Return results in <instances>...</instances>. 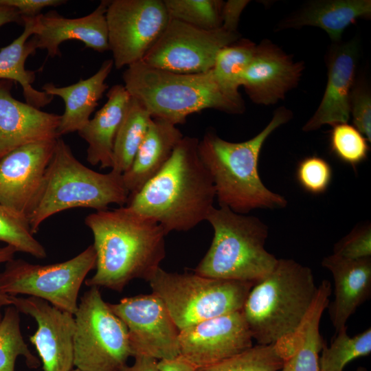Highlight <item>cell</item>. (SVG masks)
<instances>
[{
    "label": "cell",
    "mask_w": 371,
    "mask_h": 371,
    "mask_svg": "<svg viewBox=\"0 0 371 371\" xmlns=\"http://www.w3.org/2000/svg\"><path fill=\"white\" fill-rule=\"evenodd\" d=\"M330 148L336 157L353 168L364 161L369 152L368 139L353 125L348 123L332 125Z\"/></svg>",
    "instance_id": "35"
},
{
    "label": "cell",
    "mask_w": 371,
    "mask_h": 371,
    "mask_svg": "<svg viewBox=\"0 0 371 371\" xmlns=\"http://www.w3.org/2000/svg\"><path fill=\"white\" fill-rule=\"evenodd\" d=\"M157 366L159 371H196L194 366L179 357L159 360Z\"/></svg>",
    "instance_id": "43"
},
{
    "label": "cell",
    "mask_w": 371,
    "mask_h": 371,
    "mask_svg": "<svg viewBox=\"0 0 371 371\" xmlns=\"http://www.w3.org/2000/svg\"><path fill=\"white\" fill-rule=\"evenodd\" d=\"M17 252L16 249L8 245L5 246L0 245V264L6 263L7 262L14 258V255ZM12 305V300L10 295L0 293V322L3 317L2 308Z\"/></svg>",
    "instance_id": "41"
},
{
    "label": "cell",
    "mask_w": 371,
    "mask_h": 371,
    "mask_svg": "<svg viewBox=\"0 0 371 371\" xmlns=\"http://www.w3.org/2000/svg\"><path fill=\"white\" fill-rule=\"evenodd\" d=\"M330 347L324 341L319 357V371H343L351 361L371 352V329L350 337L347 326L337 332Z\"/></svg>",
    "instance_id": "31"
},
{
    "label": "cell",
    "mask_w": 371,
    "mask_h": 371,
    "mask_svg": "<svg viewBox=\"0 0 371 371\" xmlns=\"http://www.w3.org/2000/svg\"><path fill=\"white\" fill-rule=\"evenodd\" d=\"M10 297L12 305L20 313L31 316L37 324L36 332L29 339L41 359L43 371H71L74 315L37 297Z\"/></svg>",
    "instance_id": "16"
},
{
    "label": "cell",
    "mask_w": 371,
    "mask_h": 371,
    "mask_svg": "<svg viewBox=\"0 0 371 371\" xmlns=\"http://www.w3.org/2000/svg\"><path fill=\"white\" fill-rule=\"evenodd\" d=\"M0 242L14 247L17 252L36 258L47 257L44 247L34 236L28 220L0 204Z\"/></svg>",
    "instance_id": "34"
},
{
    "label": "cell",
    "mask_w": 371,
    "mask_h": 371,
    "mask_svg": "<svg viewBox=\"0 0 371 371\" xmlns=\"http://www.w3.org/2000/svg\"><path fill=\"white\" fill-rule=\"evenodd\" d=\"M179 330L203 321L241 311L253 282L168 272L161 267L148 281Z\"/></svg>",
    "instance_id": "8"
},
{
    "label": "cell",
    "mask_w": 371,
    "mask_h": 371,
    "mask_svg": "<svg viewBox=\"0 0 371 371\" xmlns=\"http://www.w3.org/2000/svg\"><path fill=\"white\" fill-rule=\"evenodd\" d=\"M124 86L153 118L183 124L191 114L212 109L240 114L245 106L216 81L212 69L204 73L180 74L150 67L142 60L127 67Z\"/></svg>",
    "instance_id": "5"
},
{
    "label": "cell",
    "mask_w": 371,
    "mask_h": 371,
    "mask_svg": "<svg viewBox=\"0 0 371 371\" xmlns=\"http://www.w3.org/2000/svg\"><path fill=\"white\" fill-rule=\"evenodd\" d=\"M358 54L355 41L331 45L326 57V87L319 106L303 126V131H316L326 124L348 123L350 117V96L356 81Z\"/></svg>",
    "instance_id": "18"
},
{
    "label": "cell",
    "mask_w": 371,
    "mask_h": 371,
    "mask_svg": "<svg viewBox=\"0 0 371 371\" xmlns=\"http://www.w3.org/2000/svg\"><path fill=\"white\" fill-rule=\"evenodd\" d=\"M112 59L104 61L91 77L80 79L75 84L56 87L53 83L45 84L42 89L52 96H58L65 102V111L60 115L57 134L60 136L79 131L89 121L91 113L98 105L99 100L108 89L105 82L113 67Z\"/></svg>",
    "instance_id": "23"
},
{
    "label": "cell",
    "mask_w": 371,
    "mask_h": 371,
    "mask_svg": "<svg viewBox=\"0 0 371 371\" xmlns=\"http://www.w3.org/2000/svg\"><path fill=\"white\" fill-rule=\"evenodd\" d=\"M311 269L278 259L273 271L250 290L241 313L258 344H281L289 357L318 295Z\"/></svg>",
    "instance_id": "3"
},
{
    "label": "cell",
    "mask_w": 371,
    "mask_h": 371,
    "mask_svg": "<svg viewBox=\"0 0 371 371\" xmlns=\"http://www.w3.org/2000/svg\"><path fill=\"white\" fill-rule=\"evenodd\" d=\"M153 120L146 109L131 97L115 138L111 170L123 174L131 166Z\"/></svg>",
    "instance_id": "28"
},
{
    "label": "cell",
    "mask_w": 371,
    "mask_h": 371,
    "mask_svg": "<svg viewBox=\"0 0 371 371\" xmlns=\"http://www.w3.org/2000/svg\"><path fill=\"white\" fill-rule=\"evenodd\" d=\"M95 262L93 245L68 260L47 265L13 258L0 272V293L37 297L74 315L79 291Z\"/></svg>",
    "instance_id": "10"
},
{
    "label": "cell",
    "mask_w": 371,
    "mask_h": 371,
    "mask_svg": "<svg viewBox=\"0 0 371 371\" xmlns=\"http://www.w3.org/2000/svg\"><path fill=\"white\" fill-rule=\"evenodd\" d=\"M19 356L24 357L30 368L36 369L41 365L23 339L19 311L10 305L5 308L0 322V371H14Z\"/></svg>",
    "instance_id": "30"
},
{
    "label": "cell",
    "mask_w": 371,
    "mask_h": 371,
    "mask_svg": "<svg viewBox=\"0 0 371 371\" xmlns=\"http://www.w3.org/2000/svg\"><path fill=\"white\" fill-rule=\"evenodd\" d=\"M12 84L0 80V159L21 146L59 137L60 115L16 100Z\"/></svg>",
    "instance_id": "20"
},
{
    "label": "cell",
    "mask_w": 371,
    "mask_h": 371,
    "mask_svg": "<svg viewBox=\"0 0 371 371\" xmlns=\"http://www.w3.org/2000/svg\"><path fill=\"white\" fill-rule=\"evenodd\" d=\"M252 341L244 317L237 311L179 330L178 357L198 369L245 352Z\"/></svg>",
    "instance_id": "14"
},
{
    "label": "cell",
    "mask_w": 371,
    "mask_h": 371,
    "mask_svg": "<svg viewBox=\"0 0 371 371\" xmlns=\"http://www.w3.org/2000/svg\"><path fill=\"white\" fill-rule=\"evenodd\" d=\"M370 0H317L306 3L284 19L280 29L317 27L325 31L333 43L341 41L344 30L358 19H370Z\"/></svg>",
    "instance_id": "25"
},
{
    "label": "cell",
    "mask_w": 371,
    "mask_h": 371,
    "mask_svg": "<svg viewBox=\"0 0 371 371\" xmlns=\"http://www.w3.org/2000/svg\"><path fill=\"white\" fill-rule=\"evenodd\" d=\"M324 267L333 277L335 299L330 306V319L336 333L357 308L371 295V257L346 259L334 254L324 257Z\"/></svg>",
    "instance_id": "21"
},
{
    "label": "cell",
    "mask_w": 371,
    "mask_h": 371,
    "mask_svg": "<svg viewBox=\"0 0 371 371\" xmlns=\"http://www.w3.org/2000/svg\"><path fill=\"white\" fill-rule=\"evenodd\" d=\"M106 19L112 60L120 69L142 60L170 18L162 0H113Z\"/></svg>",
    "instance_id": "11"
},
{
    "label": "cell",
    "mask_w": 371,
    "mask_h": 371,
    "mask_svg": "<svg viewBox=\"0 0 371 371\" xmlns=\"http://www.w3.org/2000/svg\"><path fill=\"white\" fill-rule=\"evenodd\" d=\"M34 18L23 17L24 30L21 34L10 45L0 49V80L19 82L25 102L40 109L50 103L54 97L32 87L36 72L25 67L28 56L36 50L31 38L34 32Z\"/></svg>",
    "instance_id": "26"
},
{
    "label": "cell",
    "mask_w": 371,
    "mask_h": 371,
    "mask_svg": "<svg viewBox=\"0 0 371 371\" xmlns=\"http://www.w3.org/2000/svg\"><path fill=\"white\" fill-rule=\"evenodd\" d=\"M10 23L23 24L21 14L14 8L0 5V27Z\"/></svg>",
    "instance_id": "44"
},
{
    "label": "cell",
    "mask_w": 371,
    "mask_h": 371,
    "mask_svg": "<svg viewBox=\"0 0 371 371\" xmlns=\"http://www.w3.org/2000/svg\"><path fill=\"white\" fill-rule=\"evenodd\" d=\"M57 139L21 146L0 159V204L27 219L40 193Z\"/></svg>",
    "instance_id": "15"
},
{
    "label": "cell",
    "mask_w": 371,
    "mask_h": 371,
    "mask_svg": "<svg viewBox=\"0 0 371 371\" xmlns=\"http://www.w3.org/2000/svg\"><path fill=\"white\" fill-rule=\"evenodd\" d=\"M256 47L254 42L240 38L218 52L212 71L216 81L229 93L240 94L242 76L253 58Z\"/></svg>",
    "instance_id": "29"
},
{
    "label": "cell",
    "mask_w": 371,
    "mask_h": 371,
    "mask_svg": "<svg viewBox=\"0 0 371 371\" xmlns=\"http://www.w3.org/2000/svg\"><path fill=\"white\" fill-rule=\"evenodd\" d=\"M199 139L183 136L162 169L124 206L157 222L166 234L186 232L206 221L216 199L198 152Z\"/></svg>",
    "instance_id": "2"
},
{
    "label": "cell",
    "mask_w": 371,
    "mask_h": 371,
    "mask_svg": "<svg viewBox=\"0 0 371 371\" xmlns=\"http://www.w3.org/2000/svg\"><path fill=\"white\" fill-rule=\"evenodd\" d=\"M67 2L63 0H0V5L18 10L22 17L32 18L47 7H56Z\"/></svg>",
    "instance_id": "39"
},
{
    "label": "cell",
    "mask_w": 371,
    "mask_h": 371,
    "mask_svg": "<svg viewBox=\"0 0 371 371\" xmlns=\"http://www.w3.org/2000/svg\"><path fill=\"white\" fill-rule=\"evenodd\" d=\"M249 3L246 0H229L223 3L221 10V27L224 30L237 32L240 15Z\"/></svg>",
    "instance_id": "40"
},
{
    "label": "cell",
    "mask_w": 371,
    "mask_h": 371,
    "mask_svg": "<svg viewBox=\"0 0 371 371\" xmlns=\"http://www.w3.org/2000/svg\"><path fill=\"white\" fill-rule=\"evenodd\" d=\"M206 221L214 236L195 273L256 284L273 271L278 259L265 249L269 229L259 218L214 207Z\"/></svg>",
    "instance_id": "7"
},
{
    "label": "cell",
    "mask_w": 371,
    "mask_h": 371,
    "mask_svg": "<svg viewBox=\"0 0 371 371\" xmlns=\"http://www.w3.org/2000/svg\"><path fill=\"white\" fill-rule=\"evenodd\" d=\"M131 366L126 365L120 371H159L157 366L158 360L145 356H135Z\"/></svg>",
    "instance_id": "42"
},
{
    "label": "cell",
    "mask_w": 371,
    "mask_h": 371,
    "mask_svg": "<svg viewBox=\"0 0 371 371\" xmlns=\"http://www.w3.org/2000/svg\"><path fill=\"white\" fill-rule=\"evenodd\" d=\"M128 196L122 174L113 170L104 174L90 169L79 161L69 145L58 137L27 220L34 234L43 222L55 214L76 207L100 211L107 210L111 204L122 207Z\"/></svg>",
    "instance_id": "6"
},
{
    "label": "cell",
    "mask_w": 371,
    "mask_h": 371,
    "mask_svg": "<svg viewBox=\"0 0 371 371\" xmlns=\"http://www.w3.org/2000/svg\"><path fill=\"white\" fill-rule=\"evenodd\" d=\"M333 177V170L330 164L324 159L308 156L302 159L297 164L296 179L300 186L308 193L320 194L328 188Z\"/></svg>",
    "instance_id": "36"
},
{
    "label": "cell",
    "mask_w": 371,
    "mask_h": 371,
    "mask_svg": "<svg viewBox=\"0 0 371 371\" xmlns=\"http://www.w3.org/2000/svg\"><path fill=\"white\" fill-rule=\"evenodd\" d=\"M221 27L206 30L170 19L163 33L142 61L160 69L180 74L209 71L218 52L240 38Z\"/></svg>",
    "instance_id": "12"
},
{
    "label": "cell",
    "mask_w": 371,
    "mask_h": 371,
    "mask_svg": "<svg viewBox=\"0 0 371 371\" xmlns=\"http://www.w3.org/2000/svg\"><path fill=\"white\" fill-rule=\"evenodd\" d=\"M164 3L172 19L206 30L221 27L223 1L164 0Z\"/></svg>",
    "instance_id": "33"
},
{
    "label": "cell",
    "mask_w": 371,
    "mask_h": 371,
    "mask_svg": "<svg viewBox=\"0 0 371 371\" xmlns=\"http://www.w3.org/2000/svg\"><path fill=\"white\" fill-rule=\"evenodd\" d=\"M304 69L303 62L294 61L280 47L264 40L256 45L240 86L253 102L274 104L297 86Z\"/></svg>",
    "instance_id": "17"
},
{
    "label": "cell",
    "mask_w": 371,
    "mask_h": 371,
    "mask_svg": "<svg viewBox=\"0 0 371 371\" xmlns=\"http://www.w3.org/2000/svg\"><path fill=\"white\" fill-rule=\"evenodd\" d=\"M350 116L353 126L371 141V94L368 85L362 80L355 81L350 96Z\"/></svg>",
    "instance_id": "37"
},
{
    "label": "cell",
    "mask_w": 371,
    "mask_h": 371,
    "mask_svg": "<svg viewBox=\"0 0 371 371\" xmlns=\"http://www.w3.org/2000/svg\"><path fill=\"white\" fill-rule=\"evenodd\" d=\"M291 110L277 109L268 124L255 137L231 142L213 131L199 140L198 152L209 172L219 207L246 214L255 209H280L287 205L281 194L268 189L258 172L259 156L270 135L292 117Z\"/></svg>",
    "instance_id": "4"
},
{
    "label": "cell",
    "mask_w": 371,
    "mask_h": 371,
    "mask_svg": "<svg viewBox=\"0 0 371 371\" xmlns=\"http://www.w3.org/2000/svg\"><path fill=\"white\" fill-rule=\"evenodd\" d=\"M109 1H102L90 14L69 19L54 10L34 18V32L31 36L37 49H45L49 56H60V45L77 40L98 52L109 50L106 12Z\"/></svg>",
    "instance_id": "19"
},
{
    "label": "cell",
    "mask_w": 371,
    "mask_h": 371,
    "mask_svg": "<svg viewBox=\"0 0 371 371\" xmlns=\"http://www.w3.org/2000/svg\"><path fill=\"white\" fill-rule=\"evenodd\" d=\"M74 366L81 371H120L132 356L128 330L98 287L80 297L74 314Z\"/></svg>",
    "instance_id": "9"
},
{
    "label": "cell",
    "mask_w": 371,
    "mask_h": 371,
    "mask_svg": "<svg viewBox=\"0 0 371 371\" xmlns=\"http://www.w3.org/2000/svg\"><path fill=\"white\" fill-rule=\"evenodd\" d=\"M109 306L127 328L133 357L159 361L179 356V330L157 295L152 293L127 297Z\"/></svg>",
    "instance_id": "13"
},
{
    "label": "cell",
    "mask_w": 371,
    "mask_h": 371,
    "mask_svg": "<svg viewBox=\"0 0 371 371\" xmlns=\"http://www.w3.org/2000/svg\"><path fill=\"white\" fill-rule=\"evenodd\" d=\"M93 236L95 272L85 280L90 287L122 292L134 279L149 281L166 256L163 227L126 206L86 216Z\"/></svg>",
    "instance_id": "1"
},
{
    "label": "cell",
    "mask_w": 371,
    "mask_h": 371,
    "mask_svg": "<svg viewBox=\"0 0 371 371\" xmlns=\"http://www.w3.org/2000/svg\"><path fill=\"white\" fill-rule=\"evenodd\" d=\"M183 137L175 125L153 118L131 166L122 174L129 195L139 191L162 169Z\"/></svg>",
    "instance_id": "24"
},
{
    "label": "cell",
    "mask_w": 371,
    "mask_h": 371,
    "mask_svg": "<svg viewBox=\"0 0 371 371\" xmlns=\"http://www.w3.org/2000/svg\"><path fill=\"white\" fill-rule=\"evenodd\" d=\"M107 100L78 135L88 144L87 159L92 166L112 167L115 136L124 119L131 95L123 85L112 86L106 93Z\"/></svg>",
    "instance_id": "22"
},
{
    "label": "cell",
    "mask_w": 371,
    "mask_h": 371,
    "mask_svg": "<svg viewBox=\"0 0 371 371\" xmlns=\"http://www.w3.org/2000/svg\"><path fill=\"white\" fill-rule=\"evenodd\" d=\"M285 361L278 344L253 346L245 352L196 371H279Z\"/></svg>",
    "instance_id": "32"
},
{
    "label": "cell",
    "mask_w": 371,
    "mask_h": 371,
    "mask_svg": "<svg viewBox=\"0 0 371 371\" xmlns=\"http://www.w3.org/2000/svg\"><path fill=\"white\" fill-rule=\"evenodd\" d=\"M71 371H81V370H78L77 368H75V369H73Z\"/></svg>",
    "instance_id": "45"
},
{
    "label": "cell",
    "mask_w": 371,
    "mask_h": 371,
    "mask_svg": "<svg viewBox=\"0 0 371 371\" xmlns=\"http://www.w3.org/2000/svg\"><path fill=\"white\" fill-rule=\"evenodd\" d=\"M318 287L317 297L300 331L295 350L284 361L280 371H319V353L324 341L319 333V322L328 305L331 285L324 280Z\"/></svg>",
    "instance_id": "27"
},
{
    "label": "cell",
    "mask_w": 371,
    "mask_h": 371,
    "mask_svg": "<svg viewBox=\"0 0 371 371\" xmlns=\"http://www.w3.org/2000/svg\"><path fill=\"white\" fill-rule=\"evenodd\" d=\"M358 371H365V370L364 369H359V370H358Z\"/></svg>",
    "instance_id": "46"
},
{
    "label": "cell",
    "mask_w": 371,
    "mask_h": 371,
    "mask_svg": "<svg viewBox=\"0 0 371 371\" xmlns=\"http://www.w3.org/2000/svg\"><path fill=\"white\" fill-rule=\"evenodd\" d=\"M334 255L346 259L371 257V225H358L334 246Z\"/></svg>",
    "instance_id": "38"
}]
</instances>
